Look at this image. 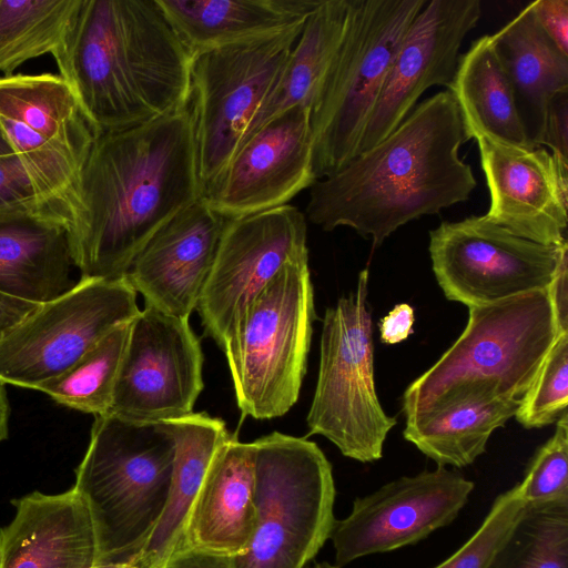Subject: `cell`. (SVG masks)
Wrapping results in <instances>:
<instances>
[{
  "label": "cell",
  "mask_w": 568,
  "mask_h": 568,
  "mask_svg": "<svg viewBox=\"0 0 568 568\" xmlns=\"http://www.w3.org/2000/svg\"><path fill=\"white\" fill-rule=\"evenodd\" d=\"M530 7L545 33L568 57V0H539Z\"/></svg>",
  "instance_id": "obj_38"
},
{
  "label": "cell",
  "mask_w": 568,
  "mask_h": 568,
  "mask_svg": "<svg viewBox=\"0 0 568 568\" xmlns=\"http://www.w3.org/2000/svg\"><path fill=\"white\" fill-rule=\"evenodd\" d=\"M204 355L189 318L144 306L131 321L109 413L161 423L193 413Z\"/></svg>",
  "instance_id": "obj_13"
},
{
  "label": "cell",
  "mask_w": 568,
  "mask_h": 568,
  "mask_svg": "<svg viewBox=\"0 0 568 568\" xmlns=\"http://www.w3.org/2000/svg\"><path fill=\"white\" fill-rule=\"evenodd\" d=\"M428 251L445 297L470 307L548 288L568 243L539 244L481 215L443 222L429 232Z\"/></svg>",
  "instance_id": "obj_12"
},
{
  "label": "cell",
  "mask_w": 568,
  "mask_h": 568,
  "mask_svg": "<svg viewBox=\"0 0 568 568\" xmlns=\"http://www.w3.org/2000/svg\"><path fill=\"white\" fill-rule=\"evenodd\" d=\"M490 195L485 216L510 233L544 245L567 243L568 171L544 146L506 143L471 131Z\"/></svg>",
  "instance_id": "obj_19"
},
{
  "label": "cell",
  "mask_w": 568,
  "mask_h": 568,
  "mask_svg": "<svg viewBox=\"0 0 568 568\" xmlns=\"http://www.w3.org/2000/svg\"><path fill=\"white\" fill-rule=\"evenodd\" d=\"M414 310L409 304L402 303L384 316L378 324L381 341L385 344H397L413 333Z\"/></svg>",
  "instance_id": "obj_39"
},
{
  "label": "cell",
  "mask_w": 568,
  "mask_h": 568,
  "mask_svg": "<svg viewBox=\"0 0 568 568\" xmlns=\"http://www.w3.org/2000/svg\"><path fill=\"white\" fill-rule=\"evenodd\" d=\"M130 323L118 325L74 365L39 390L57 403L94 416L110 412Z\"/></svg>",
  "instance_id": "obj_32"
},
{
  "label": "cell",
  "mask_w": 568,
  "mask_h": 568,
  "mask_svg": "<svg viewBox=\"0 0 568 568\" xmlns=\"http://www.w3.org/2000/svg\"><path fill=\"white\" fill-rule=\"evenodd\" d=\"M315 318L308 256L291 260L251 301L222 347L243 416L276 418L297 402Z\"/></svg>",
  "instance_id": "obj_6"
},
{
  "label": "cell",
  "mask_w": 568,
  "mask_h": 568,
  "mask_svg": "<svg viewBox=\"0 0 568 568\" xmlns=\"http://www.w3.org/2000/svg\"><path fill=\"white\" fill-rule=\"evenodd\" d=\"M427 0H349L343 38L311 108L316 180L358 154L399 44Z\"/></svg>",
  "instance_id": "obj_7"
},
{
  "label": "cell",
  "mask_w": 568,
  "mask_h": 568,
  "mask_svg": "<svg viewBox=\"0 0 568 568\" xmlns=\"http://www.w3.org/2000/svg\"><path fill=\"white\" fill-rule=\"evenodd\" d=\"M227 219L202 197L164 224L133 260L125 278L144 306L189 318L196 310Z\"/></svg>",
  "instance_id": "obj_20"
},
{
  "label": "cell",
  "mask_w": 568,
  "mask_h": 568,
  "mask_svg": "<svg viewBox=\"0 0 568 568\" xmlns=\"http://www.w3.org/2000/svg\"><path fill=\"white\" fill-rule=\"evenodd\" d=\"M101 568H138L131 564H123V565H115V566H108V567H101Z\"/></svg>",
  "instance_id": "obj_46"
},
{
  "label": "cell",
  "mask_w": 568,
  "mask_h": 568,
  "mask_svg": "<svg viewBox=\"0 0 568 568\" xmlns=\"http://www.w3.org/2000/svg\"><path fill=\"white\" fill-rule=\"evenodd\" d=\"M305 215L281 205L227 220L196 311L221 348L251 301L288 261L308 256Z\"/></svg>",
  "instance_id": "obj_14"
},
{
  "label": "cell",
  "mask_w": 568,
  "mask_h": 568,
  "mask_svg": "<svg viewBox=\"0 0 568 568\" xmlns=\"http://www.w3.org/2000/svg\"><path fill=\"white\" fill-rule=\"evenodd\" d=\"M52 55L97 136L190 106L193 53L158 0H81Z\"/></svg>",
  "instance_id": "obj_3"
},
{
  "label": "cell",
  "mask_w": 568,
  "mask_h": 568,
  "mask_svg": "<svg viewBox=\"0 0 568 568\" xmlns=\"http://www.w3.org/2000/svg\"><path fill=\"white\" fill-rule=\"evenodd\" d=\"M33 200L68 202L20 155L13 152L0 156V207Z\"/></svg>",
  "instance_id": "obj_36"
},
{
  "label": "cell",
  "mask_w": 568,
  "mask_h": 568,
  "mask_svg": "<svg viewBox=\"0 0 568 568\" xmlns=\"http://www.w3.org/2000/svg\"><path fill=\"white\" fill-rule=\"evenodd\" d=\"M255 527L254 446L230 435L211 460L178 551L237 557L247 551Z\"/></svg>",
  "instance_id": "obj_23"
},
{
  "label": "cell",
  "mask_w": 568,
  "mask_h": 568,
  "mask_svg": "<svg viewBox=\"0 0 568 568\" xmlns=\"http://www.w3.org/2000/svg\"><path fill=\"white\" fill-rule=\"evenodd\" d=\"M486 568H568V497L525 503Z\"/></svg>",
  "instance_id": "obj_31"
},
{
  "label": "cell",
  "mask_w": 568,
  "mask_h": 568,
  "mask_svg": "<svg viewBox=\"0 0 568 568\" xmlns=\"http://www.w3.org/2000/svg\"><path fill=\"white\" fill-rule=\"evenodd\" d=\"M38 305L0 292V341Z\"/></svg>",
  "instance_id": "obj_41"
},
{
  "label": "cell",
  "mask_w": 568,
  "mask_h": 568,
  "mask_svg": "<svg viewBox=\"0 0 568 568\" xmlns=\"http://www.w3.org/2000/svg\"><path fill=\"white\" fill-rule=\"evenodd\" d=\"M125 277L80 278L39 304L0 341V382L39 389L141 311Z\"/></svg>",
  "instance_id": "obj_11"
},
{
  "label": "cell",
  "mask_w": 568,
  "mask_h": 568,
  "mask_svg": "<svg viewBox=\"0 0 568 568\" xmlns=\"http://www.w3.org/2000/svg\"><path fill=\"white\" fill-rule=\"evenodd\" d=\"M348 4L349 0H322L307 17L276 85L251 122L242 143L286 110L298 105L312 108L343 38Z\"/></svg>",
  "instance_id": "obj_28"
},
{
  "label": "cell",
  "mask_w": 568,
  "mask_h": 568,
  "mask_svg": "<svg viewBox=\"0 0 568 568\" xmlns=\"http://www.w3.org/2000/svg\"><path fill=\"white\" fill-rule=\"evenodd\" d=\"M530 146H541L550 99L568 90V57L538 23L530 3L491 34Z\"/></svg>",
  "instance_id": "obj_25"
},
{
  "label": "cell",
  "mask_w": 568,
  "mask_h": 568,
  "mask_svg": "<svg viewBox=\"0 0 568 568\" xmlns=\"http://www.w3.org/2000/svg\"><path fill=\"white\" fill-rule=\"evenodd\" d=\"M81 0H0V71L53 53L64 40Z\"/></svg>",
  "instance_id": "obj_30"
},
{
  "label": "cell",
  "mask_w": 568,
  "mask_h": 568,
  "mask_svg": "<svg viewBox=\"0 0 568 568\" xmlns=\"http://www.w3.org/2000/svg\"><path fill=\"white\" fill-rule=\"evenodd\" d=\"M454 344L402 396L412 416L463 386L487 383L499 395L521 399L561 332L549 288L468 307Z\"/></svg>",
  "instance_id": "obj_5"
},
{
  "label": "cell",
  "mask_w": 568,
  "mask_h": 568,
  "mask_svg": "<svg viewBox=\"0 0 568 568\" xmlns=\"http://www.w3.org/2000/svg\"><path fill=\"white\" fill-rule=\"evenodd\" d=\"M0 126L12 151L70 201L97 135L67 82L50 73L1 77Z\"/></svg>",
  "instance_id": "obj_16"
},
{
  "label": "cell",
  "mask_w": 568,
  "mask_h": 568,
  "mask_svg": "<svg viewBox=\"0 0 568 568\" xmlns=\"http://www.w3.org/2000/svg\"><path fill=\"white\" fill-rule=\"evenodd\" d=\"M568 405V332H561L544 359L515 414L525 428H541L566 412Z\"/></svg>",
  "instance_id": "obj_33"
},
{
  "label": "cell",
  "mask_w": 568,
  "mask_h": 568,
  "mask_svg": "<svg viewBox=\"0 0 568 568\" xmlns=\"http://www.w3.org/2000/svg\"><path fill=\"white\" fill-rule=\"evenodd\" d=\"M304 23L193 54L190 110L202 190L241 145Z\"/></svg>",
  "instance_id": "obj_10"
},
{
  "label": "cell",
  "mask_w": 568,
  "mask_h": 568,
  "mask_svg": "<svg viewBox=\"0 0 568 568\" xmlns=\"http://www.w3.org/2000/svg\"><path fill=\"white\" fill-rule=\"evenodd\" d=\"M567 263L568 257L562 261L552 283L548 287L557 313L559 325L564 331H568Z\"/></svg>",
  "instance_id": "obj_42"
},
{
  "label": "cell",
  "mask_w": 568,
  "mask_h": 568,
  "mask_svg": "<svg viewBox=\"0 0 568 568\" xmlns=\"http://www.w3.org/2000/svg\"><path fill=\"white\" fill-rule=\"evenodd\" d=\"M525 503L519 484L497 496L476 532L454 555L434 568H486Z\"/></svg>",
  "instance_id": "obj_34"
},
{
  "label": "cell",
  "mask_w": 568,
  "mask_h": 568,
  "mask_svg": "<svg viewBox=\"0 0 568 568\" xmlns=\"http://www.w3.org/2000/svg\"><path fill=\"white\" fill-rule=\"evenodd\" d=\"M256 527L233 568H305L333 529L332 465L316 443L273 432L253 442Z\"/></svg>",
  "instance_id": "obj_8"
},
{
  "label": "cell",
  "mask_w": 568,
  "mask_h": 568,
  "mask_svg": "<svg viewBox=\"0 0 568 568\" xmlns=\"http://www.w3.org/2000/svg\"><path fill=\"white\" fill-rule=\"evenodd\" d=\"M70 205L33 200L0 207V292L42 304L74 284L69 243Z\"/></svg>",
  "instance_id": "obj_21"
},
{
  "label": "cell",
  "mask_w": 568,
  "mask_h": 568,
  "mask_svg": "<svg viewBox=\"0 0 568 568\" xmlns=\"http://www.w3.org/2000/svg\"><path fill=\"white\" fill-rule=\"evenodd\" d=\"M519 403L487 383L463 386L406 417L403 436L438 466L465 467L485 453L493 432L515 417Z\"/></svg>",
  "instance_id": "obj_24"
},
{
  "label": "cell",
  "mask_w": 568,
  "mask_h": 568,
  "mask_svg": "<svg viewBox=\"0 0 568 568\" xmlns=\"http://www.w3.org/2000/svg\"><path fill=\"white\" fill-rule=\"evenodd\" d=\"M174 456L166 422L95 416L73 486L92 519L95 568L133 565L164 511Z\"/></svg>",
  "instance_id": "obj_4"
},
{
  "label": "cell",
  "mask_w": 568,
  "mask_h": 568,
  "mask_svg": "<svg viewBox=\"0 0 568 568\" xmlns=\"http://www.w3.org/2000/svg\"><path fill=\"white\" fill-rule=\"evenodd\" d=\"M202 196L190 106L95 138L70 201L81 277H125L150 239Z\"/></svg>",
  "instance_id": "obj_1"
},
{
  "label": "cell",
  "mask_w": 568,
  "mask_h": 568,
  "mask_svg": "<svg viewBox=\"0 0 568 568\" xmlns=\"http://www.w3.org/2000/svg\"><path fill=\"white\" fill-rule=\"evenodd\" d=\"M368 271L356 290L325 312L316 388L306 417L308 435H321L361 463L383 457L396 425L377 397L372 316L367 308Z\"/></svg>",
  "instance_id": "obj_9"
},
{
  "label": "cell",
  "mask_w": 568,
  "mask_h": 568,
  "mask_svg": "<svg viewBox=\"0 0 568 568\" xmlns=\"http://www.w3.org/2000/svg\"><path fill=\"white\" fill-rule=\"evenodd\" d=\"M311 108L298 105L268 121L236 150L202 190L203 201L227 220L285 205L310 187Z\"/></svg>",
  "instance_id": "obj_17"
},
{
  "label": "cell",
  "mask_w": 568,
  "mask_h": 568,
  "mask_svg": "<svg viewBox=\"0 0 568 568\" xmlns=\"http://www.w3.org/2000/svg\"><path fill=\"white\" fill-rule=\"evenodd\" d=\"M474 483L438 466L403 476L364 497L335 520L329 539L337 567L361 557L414 545L449 525L468 501Z\"/></svg>",
  "instance_id": "obj_15"
},
{
  "label": "cell",
  "mask_w": 568,
  "mask_h": 568,
  "mask_svg": "<svg viewBox=\"0 0 568 568\" xmlns=\"http://www.w3.org/2000/svg\"><path fill=\"white\" fill-rule=\"evenodd\" d=\"M464 120L467 138L480 131L519 146H529L508 79L496 55L491 34L475 40L459 57L449 89Z\"/></svg>",
  "instance_id": "obj_29"
},
{
  "label": "cell",
  "mask_w": 568,
  "mask_h": 568,
  "mask_svg": "<svg viewBox=\"0 0 568 568\" xmlns=\"http://www.w3.org/2000/svg\"><path fill=\"white\" fill-rule=\"evenodd\" d=\"M9 416L10 405L4 387V383L0 382V442L4 440L9 434Z\"/></svg>",
  "instance_id": "obj_43"
},
{
  "label": "cell",
  "mask_w": 568,
  "mask_h": 568,
  "mask_svg": "<svg viewBox=\"0 0 568 568\" xmlns=\"http://www.w3.org/2000/svg\"><path fill=\"white\" fill-rule=\"evenodd\" d=\"M542 145L549 146L560 169L568 171V90L556 93L547 105Z\"/></svg>",
  "instance_id": "obj_37"
},
{
  "label": "cell",
  "mask_w": 568,
  "mask_h": 568,
  "mask_svg": "<svg viewBox=\"0 0 568 568\" xmlns=\"http://www.w3.org/2000/svg\"><path fill=\"white\" fill-rule=\"evenodd\" d=\"M166 424L175 443L170 491L158 525L133 562L138 568H163L180 549L211 460L230 436L224 420L206 413H191Z\"/></svg>",
  "instance_id": "obj_26"
},
{
  "label": "cell",
  "mask_w": 568,
  "mask_h": 568,
  "mask_svg": "<svg viewBox=\"0 0 568 568\" xmlns=\"http://www.w3.org/2000/svg\"><path fill=\"white\" fill-rule=\"evenodd\" d=\"M322 0H158L194 54L305 22Z\"/></svg>",
  "instance_id": "obj_27"
},
{
  "label": "cell",
  "mask_w": 568,
  "mask_h": 568,
  "mask_svg": "<svg viewBox=\"0 0 568 568\" xmlns=\"http://www.w3.org/2000/svg\"><path fill=\"white\" fill-rule=\"evenodd\" d=\"M467 141L454 95L439 91L379 143L316 180L307 219L324 231L348 226L377 247L404 224L470 197L476 180L459 156Z\"/></svg>",
  "instance_id": "obj_2"
},
{
  "label": "cell",
  "mask_w": 568,
  "mask_h": 568,
  "mask_svg": "<svg viewBox=\"0 0 568 568\" xmlns=\"http://www.w3.org/2000/svg\"><path fill=\"white\" fill-rule=\"evenodd\" d=\"M13 153L0 126V156Z\"/></svg>",
  "instance_id": "obj_44"
},
{
  "label": "cell",
  "mask_w": 568,
  "mask_h": 568,
  "mask_svg": "<svg viewBox=\"0 0 568 568\" xmlns=\"http://www.w3.org/2000/svg\"><path fill=\"white\" fill-rule=\"evenodd\" d=\"M481 16L479 0H430L415 17L395 54L365 128L358 153L386 138L433 85L453 83L459 49Z\"/></svg>",
  "instance_id": "obj_18"
},
{
  "label": "cell",
  "mask_w": 568,
  "mask_h": 568,
  "mask_svg": "<svg viewBox=\"0 0 568 568\" xmlns=\"http://www.w3.org/2000/svg\"><path fill=\"white\" fill-rule=\"evenodd\" d=\"M163 568H233L231 558L194 551L180 550L173 554Z\"/></svg>",
  "instance_id": "obj_40"
},
{
  "label": "cell",
  "mask_w": 568,
  "mask_h": 568,
  "mask_svg": "<svg viewBox=\"0 0 568 568\" xmlns=\"http://www.w3.org/2000/svg\"><path fill=\"white\" fill-rule=\"evenodd\" d=\"M526 503H545L568 497V415L556 422L552 436L536 452L519 483Z\"/></svg>",
  "instance_id": "obj_35"
},
{
  "label": "cell",
  "mask_w": 568,
  "mask_h": 568,
  "mask_svg": "<svg viewBox=\"0 0 568 568\" xmlns=\"http://www.w3.org/2000/svg\"><path fill=\"white\" fill-rule=\"evenodd\" d=\"M0 529V568H95L98 546L89 509L72 487L13 499Z\"/></svg>",
  "instance_id": "obj_22"
},
{
  "label": "cell",
  "mask_w": 568,
  "mask_h": 568,
  "mask_svg": "<svg viewBox=\"0 0 568 568\" xmlns=\"http://www.w3.org/2000/svg\"><path fill=\"white\" fill-rule=\"evenodd\" d=\"M308 568H341V567H337L336 565H331L326 561H323V562H315Z\"/></svg>",
  "instance_id": "obj_45"
}]
</instances>
